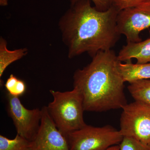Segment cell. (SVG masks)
I'll list each match as a JSON object with an SVG mask.
<instances>
[{"label":"cell","instance_id":"obj_1","mask_svg":"<svg viewBox=\"0 0 150 150\" xmlns=\"http://www.w3.org/2000/svg\"><path fill=\"white\" fill-rule=\"evenodd\" d=\"M118 12L113 6L105 11L98 10L89 0L71 5L59 22L68 58L85 53L93 57L99 51L111 50L121 35L117 29Z\"/></svg>","mask_w":150,"mask_h":150},{"label":"cell","instance_id":"obj_2","mask_svg":"<svg viewBox=\"0 0 150 150\" xmlns=\"http://www.w3.org/2000/svg\"><path fill=\"white\" fill-rule=\"evenodd\" d=\"M119 62L112 49L100 51L87 66L75 71L74 88L80 93L85 111L103 112L127 104Z\"/></svg>","mask_w":150,"mask_h":150},{"label":"cell","instance_id":"obj_3","mask_svg":"<svg viewBox=\"0 0 150 150\" xmlns=\"http://www.w3.org/2000/svg\"><path fill=\"white\" fill-rule=\"evenodd\" d=\"M54 100L47 106L56 127L66 138L73 131L87 125L83 119V101L80 93L74 88L62 92L51 90Z\"/></svg>","mask_w":150,"mask_h":150},{"label":"cell","instance_id":"obj_4","mask_svg":"<svg viewBox=\"0 0 150 150\" xmlns=\"http://www.w3.org/2000/svg\"><path fill=\"white\" fill-rule=\"evenodd\" d=\"M123 137L112 126L94 127L86 125L67 137L70 150H106L120 144Z\"/></svg>","mask_w":150,"mask_h":150},{"label":"cell","instance_id":"obj_5","mask_svg":"<svg viewBox=\"0 0 150 150\" xmlns=\"http://www.w3.org/2000/svg\"><path fill=\"white\" fill-rule=\"evenodd\" d=\"M122 109L119 130L121 135L150 146V106L135 101Z\"/></svg>","mask_w":150,"mask_h":150},{"label":"cell","instance_id":"obj_6","mask_svg":"<svg viewBox=\"0 0 150 150\" xmlns=\"http://www.w3.org/2000/svg\"><path fill=\"white\" fill-rule=\"evenodd\" d=\"M118 32L127 42H139L141 31L150 27V0L119 11L117 17Z\"/></svg>","mask_w":150,"mask_h":150},{"label":"cell","instance_id":"obj_7","mask_svg":"<svg viewBox=\"0 0 150 150\" xmlns=\"http://www.w3.org/2000/svg\"><path fill=\"white\" fill-rule=\"evenodd\" d=\"M7 110L12 119L17 134L33 141L40 127L42 111L39 108L29 110L22 104L19 97L7 94Z\"/></svg>","mask_w":150,"mask_h":150},{"label":"cell","instance_id":"obj_8","mask_svg":"<svg viewBox=\"0 0 150 150\" xmlns=\"http://www.w3.org/2000/svg\"><path fill=\"white\" fill-rule=\"evenodd\" d=\"M39 130L30 150H70L67 138L59 131L49 114L47 106L41 109Z\"/></svg>","mask_w":150,"mask_h":150},{"label":"cell","instance_id":"obj_9","mask_svg":"<svg viewBox=\"0 0 150 150\" xmlns=\"http://www.w3.org/2000/svg\"><path fill=\"white\" fill-rule=\"evenodd\" d=\"M117 57L121 62L131 63L136 59L137 64L150 62V38L139 42H127L121 49Z\"/></svg>","mask_w":150,"mask_h":150},{"label":"cell","instance_id":"obj_10","mask_svg":"<svg viewBox=\"0 0 150 150\" xmlns=\"http://www.w3.org/2000/svg\"><path fill=\"white\" fill-rule=\"evenodd\" d=\"M118 69L124 82L129 83L143 79H150V62L146 64H123L119 61Z\"/></svg>","mask_w":150,"mask_h":150},{"label":"cell","instance_id":"obj_11","mask_svg":"<svg viewBox=\"0 0 150 150\" xmlns=\"http://www.w3.org/2000/svg\"><path fill=\"white\" fill-rule=\"evenodd\" d=\"M6 40L0 38V77H1L7 68L12 63L20 60L26 56L28 52L27 48H22L16 50H8L7 47Z\"/></svg>","mask_w":150,"mask_h":150},{"label":"cell","instance_id":"obj_12","mask_svg":"<svg viewBox=\"0 0 150 150\" xmlns=\"http://www.w3.org/2000/svg\"><path fill=\"white\" fill-rule=\"evenodd\" d=\"M128 89L135 101L150 106V79L141 80L130 83Z\"/></svg>","mask_w":150,"mask_h":150},{"label":"cell","instance_id":"obj_13","mask_svg":"<svg viewBox=\"0 0 150 150\" xmlns=\"http://www.w3.org/2000/svg\"><path fill=\"white\" fill-rule=\"evenodd\" d=\"M31 142L17 134L13 139L0 136V150H30Z\"/></svg>","mask_w":150,"mask_h":150},{"label":"cell","instance_id":"obj_14","mask_svg":"<svg viewBox=\"0 0 150 150\" xmlns=\"http://www.w3.org/2000/svg\"><path fill=\"white\" fill-rule=\"evenodd\" d=\"M5 87L8 93L18 97L24 94L26 89L24 81L19 79L13 74H11L7 80Z\"/></svg>","mask_w":150,"mask_h":150},{"label":"cell","instance_id":"obj_15","mask_svg":"<svg viewBox=\"0 0 150 150\" xmlns=\"http://www.w3.org/2000/svg\"><path fill=\"white\" fill-rule=\"evenodd\" d=\"M119 146V150H150L148 146L129 137H123Z\"/></svg>","mask_w":150,"mask_h":150},{"label":"cell","instance_id":"obj_16","mask_svg":"<svg viewBox=\"0 0 150 150\" xmlns=\"http://www.w3.org/2000/svg\"><path fill=\"white\" fill-rule=\"evenodd\" d=\"M81 0H70L71 5H73ZM92 2L95 8L100 11L108 10L112 6L113 0H89Z\"/></svg>","mask_w":150,"mask_h":150},{"label":"cell","instance_id":"obj_17","mask_svg":"<svg viewBox=\"0 0 150 150\" xmlns=\"http://www.w3.org/2000/svg\"><path fill=\"white\" fill-rule=\"evenodd\" d=\"M145 0H113L112 6L120 11L139 4Z\"/></svg>","mask_w":150,"mask_h":150},{"label":"cell","instance_id":"obj_18","mask_svg":"<svg viewBox=\"0 0 150 150\" xmlns=\"http://www.w3.org/2000/svg\"><path fill=\"white\" fill-rule=\"evenodd\" d=\"M8 5V0H0V6H6Z\"/></svg>","mask_w":150,"mask_h":150},{"label":"cell","instance_id":"obj_19","mask_svg":"<svg viewBox=\"0 0 150 150\" xmlns=\"http://www.w3.org/2000/svg\"><path fill=\"white\" fill-rule=\"evenodd\" d=\"M106 150H119V145L112 146Z\"/></svg>","mask_w":150,"mask_h":150}]
</instances>
